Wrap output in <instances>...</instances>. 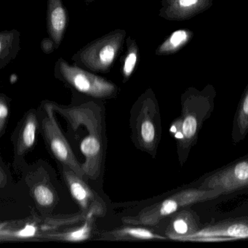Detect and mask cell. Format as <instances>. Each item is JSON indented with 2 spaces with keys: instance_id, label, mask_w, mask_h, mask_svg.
<instances>
[{
  "instance_id": "obj_1",
  "label": "cell",
  "mask_w": 248,
  "mask_h": 248,
  "mask_svg": "<svg viewBox=\"0 0 248 248\" xmlns=\"http://www.w3.org/2000/svg\"><path fill=\"white\" fill-rule=\"evenodd\" d=\"M216 95V90L211 85L202 91L188 88L181 95V115L170 127V133L176 140L178 162L181 167L186 162L203 124L214 110Z\"/></svg>"
},
{
  "instance_id": "obj_2",
  "label": "cell",
  "mask_w": 248,
  "mask_h": 248,
  "mask_svg": "<svg viewBox=\"0 0 248 248\" xmlns=\"http://www.w3.org/2000/svg\"><path fill=\"white\" fill-rule=\"evenodd\" d=\"M223 195L219 189H202L199 187L181 190L159 202L145 207L136 216L123 217L125 224L133 226H156L161 220L189 207L191 204L214 200Z\"/></svg>"
},
{
  "instance_id": "obj_3",
  "label": "cell",
  "mask_w": 248,
  "mask_h": 248,
  "mask_svg": "<svg viewBox=\"0 0 248 248\" xmlns=\"http://www.w3.org/2000/svg\"><path fill=\"white\" fill-rule=\"evenodd\" d=\"M126 37L125 30L117 29L91 42L72 56L74 64L93 73H108L123 53Z\"/></svg>"
},
{
  "instance_id": "obj_4",
  "label": "cell",
  "mask_w": 248,
  "mask_h": 248,
  "mask_svg": "<svg viewBox=\"0 0 248 248\" xmlns=\"http://www.w3.org/2000/svg\"><path fill=\"white\" fill-rule=\"evenodd\" d=\"M54 75L71 89L91 98L107 99L118 94V87L111 81L78 65L70 64L63 58L56 62Z\"/></svg>"
},
{
  "instance_id": "obj_5",
  "label": "cell",
  "mask_w": 248,
  "mask_h": 248,
  "mask_svg": "<svg viewBox=\"0 0 248 248\" xmlns=\"http://www.w3.org/2000/svg\"><path fill=\"white\" fill-rule=\"evenodd\" d=\"M137 115L133 122V133L139 147L155 157L160 140L161 118L157 100L148 89L136 102Z\"/></svg>"
},
{
  "instance_id": "obj_6",
  "label": "cell",
  "mask_w": 248,
  "mask_h": 248,
  "mask_svg": "<svg viewBox=\"0 0 248 248\" xmlns=\"http://www.w3.org/2000/svg\"><path fill=\"white\" fill-rule=\"evenodd\" d=\"M45 108L46 117L42 123V128L49 149L63 166L70 168L77 175L83 178L85 173L82 165L78 162L69 142L59 127L50 103H46Z\"/></svg>"
},
{
  "instance_id": "obj_7",
  "label": "cell",
  "mask_w": 248,
  "mask_h": 248,
  "mask_svg": "<svg viewBox=\"0 0 248 248\" xmlns=\"http://www.w3.org/2000/svg\"><path fill=\"white\" fill-rule=\"evenodd\" d=\"M197 187L219 189L223 194L248 188V155L209 174Z\"/></svg>"
},
{
  "instance_id": "obj_8",
  "label": "cell",
  "mask_w": 248,
  "mask_h": 248,
  "mask_svg": "<svg viewBox=\"0 0 248 248\" xmlns=\"http://www.w3.org/2000/svg\"><path fill=\"white\" fill-rule=\"evenodd\" d=\"M247 238L248 219H230L200 228L186 242H224Z\"/></svg>"
},
{
  "instance_id": "obj_9",
  "label": "cell",
  "mask_w": 248,
  "mask_h": 248,
  "mask_svg": "<svg viewBox=\"0 0 248 248\" xmlns=\"http://www.w3.org/2000/svg\"><path fill=\"white\" fill-rule=\"evenodd\" d=\"M63 176L74 200L83 211L88 212V217L99 214L104 210L95 193L70 168L63 166Z\"/></svg>"
},
{
  "instance_id": "obj_10",
  "label": "cell",
  "mask_w": 248,
  "mask_h": 248,
  "mask_svg": "<svg viewBox=\"0 0 248 248\" xmlns=\"http://www.w3.org/2000/svg\"><path fill=\"white\" fill-rule=\"evenodd\" d=\"M213 0H162L159 16L168 21H185L204 12Z\"/></svg>"
},
{
  "instance_id": "obj_11",
  "label": "cell",
  "mask_w": 248,
  "mask_h": 248,
  "mask_svg": "<svg viewBox=\"0 0 248 248\" xmlns=\"http://www.w3.org/2000/svg\"><path fill=\"white\" fill-rule=\"evenodd\" d=\"M102 133H89L80 143V151L85 159L82 167L84 173L91 179H96L101 172L104 156Z\"/></svg>"
},
{
  "instance_id": "obj_12",
  "label": "cell",
  "mask_w": 248,
  "mask_h": 248,
  "mask_svg": "<svg viewBox=\"0 0 248 248\" xmlns=\"http://www.w3.org/2000/svg\"><path fill=\"white\" fill-rule=\"evenodd\" d=\"M200 228V218L197 213L185 207L171 215L165 234L169 239L186 242Z\"/></svg>"
},
{
  "instance_id": "obj_13",
  "label": "cell",
  "mask_w": 248,
  "mask_h": 248,
  "mask_svg": "<svg viewBox=\"0 0 248 248\" xmlns=\"http://www.w3.org/2000/svg\"><path fill=\"white\" fill-rule=\"evenodd\" d=\"M69 14L63 0H47V31L54 41L56 48L60 47L69 24Z\"/></svg>"
},
{
  "instance_id": "obj_14",
  "label": "cell",
  "mask_w": 248,
  "mask_h": 248,
  "mask_svg": "<svg viewBox=\"0 0 248 248\" xmlns=\"http://www.w3.org/2000/svg\"><path fill=\"white\" fill-rule=\"evenodd\" d=\"M21 34L16 30L0 33V69L8 66L16 58L20 50Z\"/></svg>"
},
{
  "instance_id": "obj_15",
  "label": "cell",
  "mask_w": 248,
  "mask_h": 248,
  "mask_svg": "<svg viewBox=\"0 0 248 248\" xmlns=\"http://www.w3.org/2000/svg\"><path fill=\"white\" fill-rule=\"evenodd\" d=\"M248 134V84L241 97L232 125V139L237 144Z\"/></svg>"
},
{
  "instance_id": "obj_16",
  "label": "cell",
  "mask_w": 248,
  "mask_h": 248,
  "mask_svg": "<svg viewBox=\"0 0 248 248\" xmlns=\"http://www.w3.org/2000/svg\"><path fill=\"white\" fill-rule=\"evenodd\" d=\"M194 37V32L187 29H181L173 31L167 37L155 50L156 56H170L175 54L190 43Z\"/></svg>"
},
{
  "instance_id": "obj_17",
  "label": "cell",
  "mask_w": 248,
  "mask_h": 248,
  "mask_svg": "<svg viewBox=\"0 0 248 248\" xmlns=\"http://www.w3.org/2000/svg\"><path fill=\"white\" fill-rule=\"evenodd\" d=\"M38 121L34 113L26 116L22 127L20 130L18 141V152L23 155L28 152L35 143Z\"/></svg>"
},
{
  "instance_id": "obj_18",
  "label": "cell",
  "mask_w": 248,
  "mask_h": 248,
  "mask_svg": "<svg viewBox=\"0 0 248 248\" xmlns=\"http://www.w3.org/2000/svg\"><path fill=\"white\" fill-rule=\"evenodd\" d=\"M125 43L127 50L121 59V74L124 83L134 73L140 59V49L136 40L129 36L126 39Z\"/></svg>"
},
{
  "instance_id": "obj_19",
  "label": "cell",
  "mask_w": 248,
  "mask_h": 248,
  "mask_svg": "<svg viewBox=\"0 0 248 248\" xmlns=\"http://www.w3.org/2000/svg\"><path fill=\"white\" fill-rule=\"evenodd\" d=\"M111 236L116 239H165L168 238L141 227L122 228L111 232Z\"/></svg>"
},
{
  "instance_id": "obj_20",
  "label": "cell",
  "mask_w": 248,
  "mask_h": 248,
  "mask_svg": "<svg viewBox=\"0 0 248 248\" xmlns=\"http://www.w3.org/2000/svg\"><path fill=\"white\" fill-rule=\"evenodd\" d=\"M38 228L34 223H27L25 226L19 229H5L1 228V240H10V239H25L34 237L37 236Z\"/></svg>"
},
{
  "instance_id": "obj_21",
  "label": "cell",
  "mask_w": 248,
  "mask_h": 248,
  "mask_svg": "<svg viewBox=\"0 0 248 248\" xmlns=\"http://www.w3.org/2000/svg\"><path fill=\"white\" fill-rule=\"evenodd\" d=\"M91 218L92 217H89L83 226L78 228L75 230L65 232V233L49 234L48 236L56 238L59 240L67 241V242H82V241L86 240L91 236Z\"/></svg>"
},
{
  "instance_id": "obj_22",
  "label": "cell",
  "mask_w": 248,
  "mask_h": 248,
  "mask_svg": "<svg viewBox=\"0 0 248 248\" xmlns=\"http://www.w3.org/2000/svg\"><path fill=\"white\" fill-rule=\"evenodd\" d=\"M32 194L37 204L43 207H50L56 201L54 191L47 184H40L34 186Z\"/></svg>"
},
{
  "instance_id": "obj_23",
  "label": "cell",
  "mask_w": 248,
  "mask_h": 248,
  "mask_svg": "<svg viewBox=\"0 0 248 248\" xmlns=\"http://www.w3.org/2000/svg\"><path fill=\"white\" fill-rule=\"evenodd\" d=\"M9 99L6 95L1 94L0 97V133L3 134L9 116Z\"/></svg>"
},
{
  "instance_id": "obj_24",
  "label": "cell",
  "mask_w": 248,
  "mask_h": 248,
  "mask_svg": "<svg viewBox=\"0 0 248 248\" xmlns=\"http://www.w3.org/2000/svg\"><path fill=\"white\" fill-rule=\"evenodd\" d=\"M41 50L47 55L51 54L56 50L54 41L50 37H46L41 41Z\"/></svg>"
},
{
  "instance_id": "obj_25",
  "label": "cell",
  "mask_w": 248,
  "mask_h": 248,
  "mask_svg": "<svg viewBox=\"0 0 248 248\" xmlns=\"http://www.w3.org/2000/svg\"><path fill=\"white\" fill-rule=\"evenodd\" d=\"M85 2H86L87 4H90L92 3V2H93L95 0H84Z\"/></svg>"
}]
</instances>
